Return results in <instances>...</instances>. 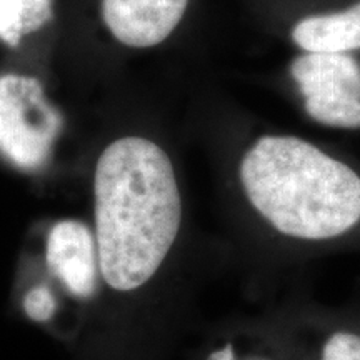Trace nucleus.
Masks as SVG:
<instances>
[{"label": "nucleus", "instance_id": "1", "mask_svg": "<svg viewBox=\"0 0 360 360\" xmlns=\"http://www.w3.org/2000/svg\"><path fill=\"white\" fill-rule=\"evenodd\" d=\"M96 247L102 281L134 292L154 281L177 245L184 200L177 170L160 143L142 135L115 139L94 174Z\"/></svg>", "mask_w": 360, "mask_h": 360}, {"label": "nucleus", "instance_id": "2", "mask_svg": "<svg viewBox=\"0 0 360 360\" xmlns=\"http://www.w3.org/2000/svg\"><path fill=\"white\" fill-rule=\"evenodd\" d=\"M237 180L252 212L285 240L322 244L360 224L357 170L297 135H259L238 159Z\"/></svg>", "mask_w": 360, "mask_h": 360}, {"label": "nucleus", "instance_id": "3", "mask_svg": "<svg viewBox=\"0 0 360 360\" xmlns=\"http://www.w3.org/2000/svg\"><path fill=\"white\" fill-rule=\"evenodd\" d=\"M60 130V115L37 79L0 75V152L17 167L39 169Z\"/></svg>", "mask_w": 360, "mask_h": 360}, {"label": "nucleus", "instance_id": "4", "mask_svg": "<svg viewBox=\"0 0 360 360\" xmlns=\"http://www.w3.org/2000/svg\"><path fill=\"white\" fill-rule=\"evenodd\" d=\"M290 75L314 122L332 129H360V62L352 53L302 52Z\"/></svg>", "mask_w": 360, "mask_h": 360}, {"label": "nucleus", "instance_id": "5", "mask_svg": "<svg viewBox=\"0 0 360 360\" xmlns=\"http://www.w3.org/2000/svg\"><path fill=\"white\" fill-rule=\"evenodd\" d=\"M191 0H101L105 29L129 49H154L182 24Z\"/></svg>", "mask_w": 360, "mask_h": 360}, {"label": "nucleus", "instance_id": "6", "mask_svg": "<svg viewBox=\"0 0 360 360\" xmlns=\"http://www.w3.org/2000/svg\"><path fill=\"white\" fill-rule=\"evenodd\" d=\"M47 265L72 295L87 299L97 287V247L94 233L77 220H62L47 238Z\"/></svg>", "mask_w": 360, "mask_h": 360}, {"label": "nucleus", "instance_id": "7", "mask_svg": "<svg viewBox=\"0 0 360 360\" xmlns=\"http://www.w3.org/2000/svg\"><path fill=\"white\" fill-rule=\"evenodd\" d=\"M290 39L302 52L360 51V0L340 11L302 17L292 27Z\"/></svg>", "mask_w": 360, "mask_h": 360}, {"label": "nucleus", "instance_id": "8", "mask_svg": "<svg viewBox=\"0 0 360 360\" xmlns=\"http://www.w3.org/2000/svg\"><path fill=\"white\" fill-rule=\"evenodd\" d=\"M53 17V0H0V40L17 47Z\"/></svg>", "mask_w": 360, "mask_h": 360}, {"label": "nucleus", "instance_id": "9", "mask_svg": "<svg viewBox=\"0 0 360 360\" xmlns=\"http://www.w3.org/2000/svg\"><path fill=\"white\" fill-rule=\"evenodd\" d=\"M319 360H360V334L335 330L323 340Z\"/></svg>", "mask_w": 360, "mask_h": 360}, {"label": "nucleus", "instance_id": "10", "mask_svg": "<svg viewBox=\"0 0 360 360\" xmlns=\"http://www.w3.org/2000/svg\"><path fill=\"white\" fill-rule=\"evenodd\" d=\"M25 312L34 321H49L56 312V299L45 287H35L25 295Z\"/></svg>", "mask_w": 360, "mask_h": 360}, {"label": "nucleus", "instance_id": "11", "mask_svg": "<svg viewBox=\"0 0 360 360\" xmlns=\"http://www.w3.org/2000/svg\"><path fill=\"white\" fill-rule=\"evenodd\" d=\"M204 360H277L270 354L260 352V350H247V352H238L237 345L232 340H225L217 347L210 349Z\"/></svg>", "mask_w": 360, "mask_h": 360}]
</instances>
